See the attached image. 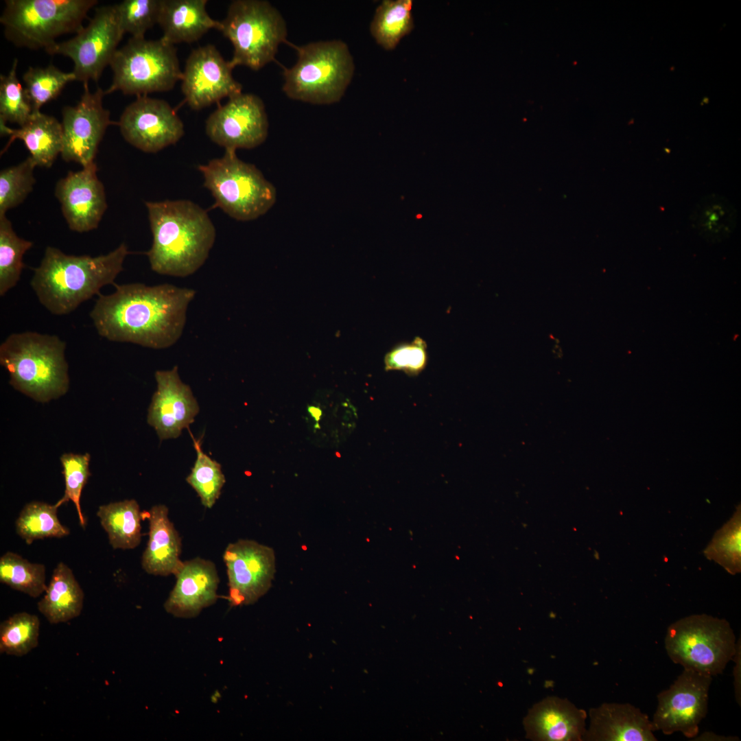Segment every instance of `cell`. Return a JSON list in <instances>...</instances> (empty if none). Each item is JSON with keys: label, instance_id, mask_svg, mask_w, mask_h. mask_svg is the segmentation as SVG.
Instances as JSON below:
<instances>
[{"label": "cell", "instance_id": "cell-5", "mask_svg": "<svg viewBox=\"0 0 741 741\" xmlns=\"http://www.w3.org/2000/svg\"><path fill=\"white\" fill-rule=\"evenodd\" d=\"M287 44L296 51L298 58L290 68L282 66L284 93L292 99L316 105L339 102L355 69L347 45L340 40L301 46Z\"/></svg>", "mask_w": 741, "mask_h": 741}, {"label": "cell", "instance_id": "cell-18", "mask_svg": "<svg viewBox=\"0 0 741 741\" xmlns=\"http://www.w3.org/2000/svg\"><path fill=\"white\" fill-rule=\"evenodd\" d=\"M156 390L148 408V423L159 439L176 438L189 428L199 412L198 401L189 386L183 383L178 367L155 373Z\"/></svg>", "mask_w": 741, "mask_h": 741}, {"label": "cell", "instance_id": "cell-37", "mask_svg": "<svg viewBox=\"0 0 741 741\" xmlns=\"http://www.w3.org/2000/svg\"><path fill=\"white\" fill-rule=\"evenodd\" d=\"M36 164L30 156L0 172V216L22 203L32 191Z\"/></svg>", "mask_w": 741, "mask_h": 741}, {"label": "cell", "instance_id": "cell-29", "mask_svg": "<svg viewBox=\"0 0 741 741\" xmlns=\"http://www.w3.org/2000/svg\"><path fill=\"white\" fill-rule=\"evenodd\" d=\"M691 222L698 233L710 242L727 238L733 231L736 211L728 200L719 195L704 197L696 206Z\"/></svg>", "mask_w": 741, "mask_h": 741}, {"label": "cell", "instance_id": "cell-24", "mask_svg": "<svg viewBox=\"0 0 741 741\" xmlns=\"http://www.w3.org/2000/svg\"><path fill=\"white\" fill-rule=\"evenodd\" d=\"M206 0H161L158 24L161 37L174 45L193 43L210 29L220 30V21L213 19L206 10Z\"/></svg>", "mask_w": 741, "mask_h": 741}, {"label": "cell", "instance_id": "cell-36", "mask_svg": "<svg viewBox=\"0 0 741 741\" xmlns=\"http://www.w3.org/2000/svg\"><path fill=\"white\" fill-rule=\"evenodd\" d=\"M40 621L27 612L16 613L0 624V652L22 657L38 644Z\"/></svg>", "mask_w": 741, "mask_h": 741}, {"label": "cell", "instance_id": "cell-11", "mask_svg": "<svg viewBox=\"0 0 741 741\" xmlns=\"http://www.w3.org/2000/svg\"><path fill=\"white\" fill-rule=\"evenodd\" d=\"M114 5L97 8L89 24L76 35L56 42L45 49L51 55L60 54L73 62L72 72L83 83L97 82L104 69L110 65L123 35Z\"/></svg>", "mask_w": 741, "mask_h": 741}, {"label": "cell", "instance_id": "cell-32", "mask_svg": "<svg viewBox=\"0 0 741 741\" xmlns=\"http://www.w3.org/2000/svg\"><path fill=\"white\" fill-rule=\"evenodd\" d=\"M31 241L19 237L5 215L0 216V295L14 287L24 267L23 257L32 248Z\"/></svg>", "mask_w": 741, "mask_h": 741}, {"label": "cell", "instance_id": "cell-20", "mask_svg": "<svg viewBox=\"0 0 741 741\" xmlns=\"http://www.w3.org/2000/svg\"><path fill=\"white\" fill-rule=\"evenodd\" d=\"M174 576L175 585L163 604L167 613L192 618L217 601L220 578L213 562L200 557L183 561Z\"/></svg>", "mask_w": 741, "mask_h": 741}, {"label": "cell", "instance_id": "cell-27", "mask_svg": "<svg viewBox=\"0 0 741 741\" xmlns=\"http://www.w3.org/2000/svg\"><path fill=\"white\" fill-rule=\"evenodd\" d=\"M113 549L131 550L141 541L143 517L135 499H125L102 505L97 511Z\"/></svg>", "mask_w": 741, "mask_h": 741}, {"label": "cell", "instance_id": "cell-12", "mask_svg": "<svg viewBox=\"0 0 741 741\" xmlns=\"http://www.w3.org/2000/svg\"><path fill=\"white\" fill-rule=\"evenodd\" d=\"M712 679L683 669L670 686L657 696V705L651 720L655 731L666 736L679 732L691 740L695 738L707 714Z\"/></svg>", "mask_w": 741, "mask_h": 741}, {"label": "cell", "instance_id": "cell-38", "mask_svg": "<svg viewBox=\"0 0 741 741\" xmlns=\"http://www.w3.org/2000/svg\"><path fill=\"white\" fill-rule=\"evenodd\" d=\"M17 59L6 75H0V122L23 126L33 114L24 88L16 76Z\"/></svg>", "mask_w": 741, "mask_h": 741}, {"label": "cell", "instance_id": "cell-14", "mask_svg": "<svg viewBox=\"0 0 741 741\" xmlns=\"http://www.w3.org/2000/svg\"><path fill=\"white\" fill-rule=\"evenodd\" d=\"M205 130L209 138L225 150L256 148L268 134L265 105L259 96L241 93L209 115Z\"/></svg>", "mask_w": 741, "mask_h": 741}, {"label": "cell", "instance_id": "cell-35", "mask_svg": "<svg viewBox=\"0 0 741 741\" xmlns=\"http://www.w3.org/2000/svg\"><path fill=\"white\" fill-rule=\"evenodd\" d=\"M23 80L34 113L40 112L45 104L57 97L66 84L76 80V78L72 71L64 72L49 64L46 67H29Z\"/></svg>", "mask_w": 741, "mask_h": 741}, {"label": "cell", "instance_id": "cell-39", "mask_svg": "<svg viewBox=\"0 0 741 741\" xmlns=\"http://www.w3.org/2000/svg\"><path fill=\"white\" fill-rule=\"evenodd\" d=\"M115 7L122 32L143 38L145 32L158 22L161 0H125Z\"/></svg>", "mask_w": 741, "mask_h": 741}, {"label": "cell", "instance_id": "cell-34", "mask_svg": "<svg viewBox=\"0 0 741 741\" xmlns=\"http://www.w3.org/2000/svg\"><path fill=\"white\" fill-rule=\"evenodd\" d=\"M707 558L721 565L727 572H741V510L738 507L733 515L714 535L705 548Z\"/></svg>", "mask_w": 741, "mask_h": 741}, {"label": "cell", "instance_id": "cell-16", "mask_svg": "<svg viewBox=\"0 0 741 741\" xmlns=\"http://www.w3.org/2000/svg\"><path fill=\"white\" fill-rule=\"evenodd\" d=\"M125 140L139 150L155 153L177 143L184 126L165 101L141 95L128 105L117 123Z\"/></svg>", "mask_w": 741, "mask_h": 741}, {"label": "cell", "instance_id": "cell-15", "mask_svg": "<svg viewBox=\"0 0 741 741\" xmlns=\"http://www.w3.org/2000/svg\"><path fill=\"white\" fill-rule=\"evenodd\" d=\"M84 84V93L74 106L63 108L62 127V159L75 162L82 167L94 162L97 148L108 126L113 124L110 112L103 106L104 91L97 87L94 92Z\"/></svg>", "mask_w": 741, "mask_h": 741}, {"label": "cell", "instance_id": "cell-9", "mask_svg": "<svg viewBox=\"0 0 741 741\" xmlns=\"http://www.w3.org/2000/svg\"><path fill=\"white\" fill-rule=\"evenodd\" d=\"M736 640L725 619L696 614L668 627L664 646L673 663L713 677L722 674L731 661Z\"/></svg>", "mask_w": 741, "mask_h": 741}, {"label": "cell", "instance_id": "cell-3", "mask_svg": "<svg viewBox=\"0 0 741 741\" xmlns=\"http://www.w3.org/2000/svg\"><path fill=\"white\" fill-rule=\"evenodd\" d=\"M130 252L122 243L106 255H70L47 246L34 269L30 285L40 304L50 313L65 315L95 295L102 287L115 285Z\"/></svg>", "mask_w": 741, "mask_h": 741}, {"label": "cell", "instance_id": "cell-22", "mask_svg": "<svg viewBox=\"0 0 741 741\" xmlns=\"http://www.w3.org/2000/svg\"><path fill=\"white\" fill-rule=\"evenodd\" d=\"M585 741H656L648 716L630 703H604L589 711Z\"/></svg>", "mask_w": 741, "mask_h": 741}, {"label": "cell", "instance_id": "cell-13", "mask_svg": "<svg viewBox=\"0 0 741 741\" xmlns=\"http://www.w3.org/2000/svg\"><path fill=\"white\" fill-rule=\"evenodd\" d=\"M232 606L256 602L270 589L276 573L274 550L251 539L228 544L223 554Z\"/></svg>", "mask_w": 741, "mask_h": 741}, {"label": "cell", "instance_id": "cell-19", "mask_svg": "<svg viewBox=\"0 0 741 741\" xmlns=\"http://www.w3.org/2000/svg\"><path fill=\"white\" fill-rule=\"evenodd\" d=\"M62 214L69 228L83 233L96 228L107 209L104 188L95 163L70 172L56 187Z\"/></svg>", "mask_w": 741, "mask_h": 741}, {"label": "cell", "instance_id": "cell-17", "mask_svg": "<svg viewBox=\"0 0 741 741\" xmlns=\"http://www.w3.org/2000/svg\"><path fill=\"white\" fill-rule=\"evenodd\" d=\"M233 69L213 45L193 50L181 78L185 102L198 110L241 93L242 85L233 78Z\"/></svg>", "mask_w": 741, "mask_h": 741}, {"label": "cell", "instance_id": "cell-28", "mask_svg": "<svg viewBox=\"0 0 741 741\" xmlns=\"http://www.w3.org/2000/svg\"><path fill=\"white\" fill-rule=\"evenodd\" d=\"M412 8L411 0H385L380 3L370 25L378 45L386 50L393 49L412 30Z\"/></svg>", "mask_w": 741, "mask_h": 741}, {"label": "cell", "instance_id": "cell-31", "mask_svg": "<svg viewBox=\"0 0 741 741\" xmlns=\"http://www.w3.org/2000/svg\"><path fill=\"white\" fill-rule=\"evenodd\" d=\"M0 582L32 598L43 594L47 588L45 567L31 563L21 555L7 552L0 558Z\"/></svg>", "mask_w": 741, "mask_h": 741}, {"label": "cell", "instance_id": "cell-33", "mask_svg": "<svg viewBox=\"0 0 741 741\" xmlns=\"http://www.w3.org/2000/svg\"><path fill=\"white\" fill-rule=\"evenodd\" d=\"M190 434L196 451V459L186 481L196 492L202 506L211 508L221 495L226 482L225 476L221 464L202 451L201 440H196Z\"/></svg>", "mask_w": 741, "mask_h": 741}, {"label": "cell", "instance_id": "cell-8", "mask_svg": "<svg viewBox=\"0 0 741 741\" xmlns=\"http://www.w3.org/2000/svg\"><path fill=\"white\" fill-rule=\"evenodd\" d=\"M220 31L232 43L229 60L257 71L275 60L279 45L286 43L287 29L279 11L267 1L236 0L229 5Z\"/></svg>", "mask_w": 741, "mask_h": 741}, {"label": "cell", "instance_id": "cell-7", "mask_svg": "<svg viewBox=\"0 0 741 741\" xmlns=\"http://www.w3.org/2000/svg\"><path fill=\"white\" fill-rule=\"evenodd\" d=\"M204 186L215 199V207L239 221L265 214L275 203L277 191L253 164L240 160L236 151L225 150L221 158L200 165Z\"/></svg>", "mask_w": 741, "mask_h": 741}, {"label": "cell", "instance_id": "cell-21", "mask_svg": "<svg viewBox=\"0 0 741 741\" xmlns=\"http://www.w3.org/2000/svg\"><path fill=\"white\" fill-rule=\"evenodd\" d=\"M587 713L567 699L548 696L534 704L523 720L528 739L534 741H580Z\"/></svg>", "mask_w": 741, "mask_h": 741}, {"label": "cell", "instance_id": "cell-1", "mask_svg": "<svg viewBox=\"0 0 741 741\" xmlns=\"http://www.w3.org/2000/svg\"><path fill=\"white\" fill-rule=\"evenodd\" d=\"M114 286L113 293L98 295L90 312L100 336L154 349L168 348L180 339L194 290L168 283Z\"/></svg>", "mask_w": 741, "mask_h": 741}, {"label": "cell", "instance_id": "cell-43", "mask_svg": "<svg viewBox=\"0 0 741 741\" xmlns=\"http://www.w3.org/2000/svg\"><path fill=\"white\" fill-rule=\"evenodd\" d=\"M692 740L698 741H738L739 738L732 736H723L720 735L711 731H705L701 734H698Z\"/></svg>", "mask_w": 741, "mask_h": 741}, {"label": "cell", "instance_id": "cell-41", "mask_svg": "<svg viewBox=\"0 0 741 741\" xmlns=\"http://www.w3.org/2000/svg\"><path fill=\"white\" fill-rule=\"evenodd\" d=\"M427 362V344L422 338L415 337L393 346L385 355L384 367L386 370H400L413 376L421 373Z\"/></svg>", "mask_w": 741, "mask_h": 741}, {"label": "cell", "instance_id": "cell-6", "mask_svg": "<svg viewBox=\"0 0 741 741\" xmlns=\"http://www.w3.org/2000/svg\"><path fill=\"white\" fill-rule=\"evenodd\" d=\"M96 0H6L0 17L16 46L44 49L62 34L78 32Z\"/></svg>", "mask_w": 741, "mask_h": 741}, {"label": "cell", "instance_id": "cell-10", "mask_svg": "<svg viewBox=\"0 0 741 741\" xmlns=\"http://www.w3.org/2000/svg\"><path fill=\"white\" fill-rule=\"evenodd\" d=\"M110 66L113 78L105 95L116 91L137 97L170 91L183 75L176 49L162 38L132 37L116 51Z\"/></svg>", "mask_w": 741, "mask_h": 741}, {"label": "cell", "instance_id": "cell-30", "mask_svg": "<svg viewBox=\"0 0 741 741\" xmlns=\"http://www.w3.org/2000/svg\"><path fill=\"white\" fill-rule=\"evenodd\" d=\"M58 506L43 502L33 501L26 504L15 521L17 534L30 545L35 540L45 538H61L69 534L67 527L60 521Z\"/></svg>", "mask_w": 741, "mask_h": 741}, {"label": "cell", "instance_id": "cell-42", "mask_svg": "<svg viewBox=\"0 0 741 741\" xmlns=\"http://www.w3.org/2000/svg\"><path fill=\"white\" fill-rule=\"evenodd\" d=\"M731 661H734L733 668V685L734 696L739 706L741 705V640H736V650Z\"/></svg>", "mask_w": 741, "mask_h": 741}, {"label": "cell", "instance_id": "cell-4", "mask_svg": "<svg viewBox=\"0 0 741 741\" xmlns=\"http://www.w3.org/2000/svg\"><path fill=\"white\" fill-rule=\"evenodd\" d=\"M65 349V342L56 335L14 333L0 346V364L15 390L36 401L48 402L69 388Z\"/></svg>", "mask_w": 741, "mask_h": 741}, {"label": "cell", "instance_id": "cell-2", "mask_svg": "<svg viewBox=\"0 0 741 741\" xmlns=\"http://www.w3.org/2000/svg\"><path fill=\"white\" fill-rule=\"evenodd\" d=\"M153 242L146 252L151 269L186 277L206 261L215 240L207 212L189 200L146 202Z\"/></svg>", "mask_w": 741, "mask_h": 741}, {"label": "cell", "instance_id": "cell-25", "mask_svg": "<svg viewBox=\"0 0 741 741\" xmlns=\"http://www.w3.org/2000/svg\"><path fill=\"white\" fill-rule=\"evenodd\" d=\"M1 135H9V141L3 150L8 148L16 139L22 140L30 153L36 166L50 167L59 154L63 144L62 124L54 117L43 113H34L29 120L17 129L9 128L0 122Z\"/></svg>", "mask_w": 741, "mask_h": 741}, {"label": "cell", "instance_id": "cell-40", "mask_svg": "<svg viewBox=\"0 0 741 741\" xmlns=\"http://www.w3.org/2000/svg\"><path fill=\"white\" fill-rule=\"evenodd\" d=\"M91 456L88 453L76 454H64L60 457L62 466V474L64 478L65 489L64 495L56 504L59 507L62 504L71 501L76 508L80 524L84 527L86 520L82 514L80 498L82 491L86 485L89 477Z\"/></svg>", "mask_w": 741, "mask_h": 741}, {"label": "cell", "instance_id": "cell-26", "mask_svg": "<svg viewBox=\"0 0 741 741\" xmlns=\"http://www.w3.org/2000/svg\"><path fill=\"white\" fill-rule=\"evenodd\" d=\"M38 611L50 624L67 622L81 613L84 594L72 570L63 562L54 568Z\"/></svg>", "mask_w": 741, "mask_h": 741}, {"label": "cell", "instance_id": "cell-23", "mask_svg": "<svg viewBox=\"0 0 741 741\" xmlns=\"http://www.w3.org/2000/svg\"><path fill=\"white\" fill-rule=\"evenodd\" d=\"M142 516L149 521V539L141 557L142 568L154 576L175 575L183 563L180 558L182 543L169 518L168 508L157 504L142 513Z\"/></svg>", "mask_w": 741, "mask_h": 741}]
</instances>
